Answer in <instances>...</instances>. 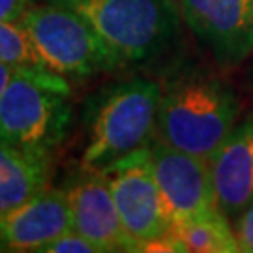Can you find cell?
Listing matches in <instances>:
<instances>
[{"label": "cell", "mask_w": 253, "mask_h": 253, "mask_svg": "<svg viewBox=\"0 0 253 253\" xmlns=\"http://www.w3.org/2000/svg\"><path fill=\"white\" fill-rule=\"evenodd\" d=\"M174 233L178 235L186 253H236L235 231L231 221L227 219L221 210L212 216L201 217L195 221H186L174 225Z\"/></svg>", "instance_id": "cell-13"}, {"label": "cell", "mask_w": 253, "mask_h": 253, "mask_svg": "<svg viewBox=\"0 0 253 253\" xmlns=\"http://www.w3.org/2000/svg\"><path fill=\"white\" fill-rule=\"evenodd\" d=\"M160 86L156 137L210 162L240 115L235 88L197 64L176 68Z\"/></svg>", "instance_id": "cell-1"}, {"label": "cell", "mask_w": 253, "mask_h": 253, "mask_svg": "<svg viewBox=\"0 0 253 253\" xmlns=\"http://www.w3.org/2000/svg\"><path fill=\"white\" fill-rule=\"evenodd\" d=\"M73 229L72 207L64 188H43L0 214L2 253H40L54 238Z\"/></svg>", "instance_id": "cell-9"}, {"label": "cell", "mask_w": 253, "mask_h": 253, "mask_svg": "<svg viewBox=\"0 0 253 253\" xmlns=\"http://www.w3.org/2000/svg\"><path fill=\"white\" fill-rule=\"evenodd\" d=\"M0 62L11 68L49 70L27 32L19 27V23L8 21H0Z\"/></svg>", "instance_id": "cell-14"}, {"label": "cell", "mask_w": 253, "mask_h": 253, "mask_svg": "<svg viewBox=\"0 0 253 253\" xmlns=\"http://www.w3.org/2000/svg\"><path fill=\"white\" fill-rule=\"evenodd\" d=\"M182 21L221 68L253 54V0H178Z\"/></svg>", "instance_id": "cell-8"}, {"label": "cell", "mask_w": 253, "mask_h": 253, "mask_svg": "<svg viewBox=\"0 0 253 253\" xmlns=\"http://www.w3.org/2000/svg\"><path fill=\"white\" fill-rule=\"evenodd\" d=\"M13 70H15V68H11V66H6V64L0 62V94H2V90H4V86H6L8 79L11 77Z\"/></svg>", "instance_id": "cell-18"}, {"label": "cell", "mask_w": 253, "mask_h": 253, "mask_svg": "<svg viewBox=\"0 0 253 253\" xmlns=\"http://www.w3.org/2000/svg\"><path fill=\"white\" fill-rule=\"evenodd\" d=\"M0 253H2V250H0Z\"/></svg>", "instance_id": "cell-20"}, {"label": "cell", "mask_w": 253, "mask_h": 253, "mask_svg": "<svg viewBox=\"0 0 253 253\" xmlns=\"http://www.w3.org/2000/svg\"><path fill=\"white\" fill-rule=\"evenodd\" d=\"M100 172L107 178L122 225L141 252L174 229L154 176L150 145L120 158Z\"/></svg>", "instance_id": "cell-6"}, {"label": "cell", "mask_w": 253, "mask_h": 253, "mask_svg": "<svg viewBox=\"0 0 253 253\" xmlns=\"http://www.w3.org/2000/svg\"><path fill=\"white\" fill-rule=\"evenodd\" d=\"M51 160L27 156L0 145V214L49 186Z\"/></svg>", "instance_id": "cell-12"}, {"label": "cell", "mask_w": 253, "mask_h": 253, "mask_svg": "<svg viewBox=\"0 0 253 253\" xmlns=\"http://www.w3.org/2000/svg\"><path fill=\"white\" fill-rule=\"evenodd\" d=\"M79 13L120 66L162 56L180 32L174 0H47Z\"/></svg>", "instance_id": "cell-4"}, {"label": "cell", "mask_w": 253, "mask_h": 253, "mask_svg": "<svg viewBox=\"0 0 253 253\" xmlns=\"http://www.w3.org/2000/svg\"><path fill=\"white\" fill-rule=\"evenodd\" d=\"M40 253H100V250L86 236L77 233L75 229H70L58 238H54L53 242L43 246Z\"/></svg>", "instance_id": "cell-15"}, {"label": "cell", "mask_w": 253, "mask_h": 253, "mask_svg": "<svg viewBox=\"0 0 253 253\" xmlns=\"http://www.w3.org/2000/svg\"><path fill=\"white\" fill-rule=\"evenodd\" d=\"M162 86L131 77L96 92L86 105V141L81 167L103 171L127 154L148 146L156 135Z\"/></svg>", "instance_id": "cell-3"}, {"label": "cell", "mask_w": 253, "mask_h": 253, "mask_svg": "<svg viewBox=\"0 0 253 253\" xmlns=\"http://www.w3.org/2000/svg\"><path fill=\"white\" fill-rule=\"evenodd\" d=\"M72 120V86L66 77L49 70H13L0 94V145L53 160Z\"/></svg>", "instance_id": "cell-2"}, {"label": "cell", "mask_w": 253, "mask_h": 253, "mask_svg": "<svg viewBox=\"0 0 253 253\" xmlns=\"http://www.w3.org/2000/svg\"><path fill=\"white\" fill-rule=\"evenodd\" d=\"M34 0H0V21L19 23Z\"/></svg>", "instance_id": "cell-17"}, {"label": "cell", "mask_w": 253, "mask_h": 253, "mask_svg": "<svg viewBox=\"0 0 253 253\" xmlns=\"http://www.w3.org/2000/svg\"><path fill=\"white\" fill-rule=\"evenodd\" d=\"M64 190L72 207L73 229L98 246L100 253L141 252L122 225L103 172L83 167Z\"/></svg>", "instance_id": "cell-10"}, {"label": "cell", "mask_w": 253, "mask_h": 253, "mask_svg": "<svg viewBox=\"0 0 253 253\" xmlns=\"http://www.w3.org/2000/svg\"><path fill=\"white\" fill-rule=\"evenodd\" d=\"M19 27L27 32L47 68L66 79L92 77L118 68L94 28L66 6L34 0Z\"/></svg>", "instance_id": "cell-5"}, {"label": "cell", "mask_w": 253, "mask_h": 253, "mask_svg": "<svg viewBox=\"0 0 253 253\" xmlns=\"http://www.w3.org/2000/svg\"><path fill=\"white\" fill-rule=\"evenodd\" d=\"M150 158L156 182L172 225L219 212L210 162L154 137Z\"/></svg>", "instance_id": "cell-7"}, {"label": "cell", "mask_w": 253, "mask_h": 253, "mask_svg": "<svg viewBox=\"0 0 253 253\" xmlns=\"http://www.w3.org/2000/svg\"><path fill=\"white\" fill-rule=\"evenodd\" d=\"M233 231L238 242V252L253 253V201L233 221Z\"/></svg>", "instance_id": "cell-16"}, {"label": "cell", "mask_w": 253, "mask_h": 253, "mask_svg": "<svg viewBox=\"0 0 253 253\" xmlns=\"http://www.w3.org/2000/svg\"><path fill=\"white\" fill-rule=\"evenodd\" d=\"M248 84H250V88L253 90V54H252V66L248 70Z\"/></svg>", "instance_id": "cell-19"}, {"label": "cell", "mask_w": 253, "mask_h": 253, "mask_svg": "<svg viewBox=\"0 0 253 253\" xmlns=\"http://www.w3.org/2000/svg\"><path fill=\"white\" fill-rule=\"evenodd\" d=\"M217 207L231 221L253 201V117L236 122L210 160Z\"/></svg>", "instance_id": "cell-11"}]
</instances>
